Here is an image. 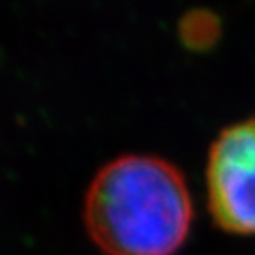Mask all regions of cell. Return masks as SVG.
Returning <instances> with one entry per match:
<instances>
[{"instance_id":"6da1fadb","label":"cell","mask_w":255,"mask_h":255,"mask_svg":"<svg viewBox=\"0 0 255 255\" xmlns=\"http://www.w3.org/2000/svg\"><path fill=\"white\" fill-rule=\"evenodd\" d=\"M191 215L183 174L154 156L114 159L85 195V229L105 255H174L186 239Z\"/></svg>"},{"instance_id":"7a4b0ae2","label":"cell","mask_w":255,"mask_h":255,"mask_svg":"<svg viewBox=\"0 0 255 255\" xmlns=\"http://www.w3.org/2000/svg\"><path fill=\"white\" fill-rule=\"evenodd\" d=\"M207 206L218 227L255 234V114L215 138L206 167Z\"/></svg>"}]
</instances>
